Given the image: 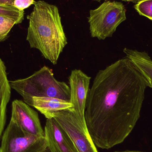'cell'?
<instances>
[{
	"label": "cell",
	"instance_id": "17",
	"mask_svg": "<svg viewBox=\"0 0 152 152\" xmlns=\"http://www.w3.org/2000/svg\"><path fill=\"white\" fill-rule=\"evenodd\" d=\"M14 1V0H0V4L13 6Z\"/></svg>",
	"mask_w": 152,
	"mask_h": 152
},
{
	"label": "cell",
	"instance_id": "4",
	"mask_svg": "<svg viewBox=\"0 0 152 152\" xmlns=\"http://www.w3.org/2000/svg\"><path fill=\"white\" fill-rule=\"evenodd\" d=\"M88 18L91 37L104 40L112 37L118 27L126 19V10L122 3L107 1L90 10Z\"/></svg>",
	"mask_w": 152,
	"mask_h": 152
},
{
	"label": "cell",
	"instance_id": "3",
	"mask_svg": "<svg viewBox=\"0 0 152 152\" xmlns=\"http://www.w3.org/2000/svg\"><path fill=\"white\" fill-rule=\"evenodd\" d=\"M10 83L11 88L23 100L33 96L50 97L70 102V87L65 82L57 80L52 69L46 66L28 77L11 80Z\"/></svg>",
	"mask_w": 152,
	"mask_h": 152
},
{
	"label": "cell",
	"instance_id": "10",
	"mask_svg": "<svg viewBox=\"0 0 152 152\" xmlns=\"http://www.w3.org/2000/svg\"><path fill=\"white\" fill-rule=\"evenodd\" d=\"M23 101L45 116L48 113L66 110L74 107L70 102L55 97H29Z\"/></svg>",
	"mask_w": 152,
	"mask_h": 152
},
{
	"label": "cell",
	"instance_id": "2",
	"mask_svg": "<svg viewBox=\"0 0 152 152\" xmlns=\"http://www.w3.org/2000/svg\"><path fill=\"white\" fill-rule=\"evenodd\" d=\"M29 20L26 40L31 48L38 50L43 57L56 65L67 44L58 9L43 1L35 2Z\"/></svg>",
	"mask_w": 152,
	"mask_h": 152
},
{
	"label": "cell",
	"instance_id": "1",
	"mask_svg": "<svg viewBox=\"0 0 152 152\" xmlns=\"http://www.w3.org/2000/svg\"><path fill=\"white\" fill-rule=\"evenodd\" d=\"M150 82L127 58L96 75L88 90L85 117L96 146L110 149L123 142L139 120Z\"/></svg>",
	"mask_w": 152,
	"mask_h": 152
},
{
	"label": "cell",
	"instance_id": "18",
	"mask_svg": "<svg viewBox=\"0 0 152 152\" xmlns=\"http://www.w3.org/2000/svg\"><path fill=\"white\" fill-rule=\"evenodd\" d=\"M121 1H125L132 2L137 3L138 2L143 1V0H121Z\"/></svg>",
	"mask_w": 152,
	"mask_h": 152
},
{
	"label": "cell",
	"instance_id": "13",
	"mask_svg": "<svg viewBox=\"0 0 152 152\" xmlns=\"http://www.w3.org/2000/svg\"><path fill=\"white\" fill-rule=\"evenodd\" d=\"M24 14V11L19 10L14 6L0 4V15L13 19L17 25L22 23Z\"/></svg>",
	"mask_w": 152,
	"mask_h": 152
},
{
	"label": "cell",
	"instance_id": "21",
	"mask_svg": "<svg viewBox=\"0 0 152 152\" xmlns=\"http://www.w3.org/2000/svg\"><path fill=\"white\" fill-rule=\"evenodd\" d=\"M94 1H96L100 2L102 0H94Z\"/></svg>",
	"mask_w": 152,
	"mask_h": 152
},
{
	"label": "cell",
	"instance_id": "5",
	"mask_svg": "<svg viewBox=\"0 0 152 152\" xmlns=\"http://www.w3.org/2000/svg\"><path fill=\"white\" fill-rule=\"evenodd\" d=\"M53 118L67 134L79 152H98L87 126L85 116L80 115L74 107L45 115Z\"/></svg>",
	"mask_w": 152,
	"mask_h": 152
},
{
	"label": "cell",
	"instance_id": "12",
	"mask_svg": "<svg viewBox=\"0 0 152 152\" xmlns=\"http://www.w3.org/2000/svg\"><path fill=\"white\" fill-rule=\"evenodd\" d=\"M123 52L142 73L148 81L152 82V59L147 53L125 48Z\"/></svg>",
	"mask_w": 152,
	"mask_h": 152
},
{
	"label": "cell",
	"instance_id": "19",
	"mask_svg": "<svg viewBox=\"0 0 152 152\" xmlns=\"http://www.w3.org/2000/svg\"><path fill=\"white\" fill-rule=\"evenodd\" d=\"M115 152H145L142 151H116Z\"/></svg>",
	"mask_w": 152,
	"mask_h": 152
},
{
	"label": "cell",
	"instance_id": "6",
	"mask_svg": "<svg viewBox=\"0 0 152 152\" xmlns=\"http://www.w3.org/2000/svg\"><path fill=\"white\" fill-rule=\"evenodd\" d=\"M47 149L45 137L26 134L10 120L3 134L0 152H45Z\"/></svg>",
	"mask_w": 152,
	"mask_h": 152
},
{
	"label": "cell",
	"instance_id": "15",
	"mask_svg": "<svg viewBox=\"0 0 152 152\" xmlns=\"http://www.w3.org/2000/svg\"><path fill=\"white\" fill-rule=\"evenodd\" d=\"M134 8L140 15L152 20V0H143L137 3Z\"/></svg>",
	"mask_w": 152,
	"mask_h": 152
},
{
	"label": "cell",
	"instance_id": "11",
	"mask_svg": "<svg viewBox=\"0 0 152 152\" xmlns=\"http://www.w3.org/2000/svg\"><path fill=\"white\" fill-rule=\"evenodd\" d=\"M6 70L4 62L0 58V138L5 126L7 106L11 94V88Z\"/></svg>",
	"mask_w": 152,
	"mask_h": 152
},
{
	"label": "cell",
	"instance_id": "20",
	"mask_svg": "<svg viewBox=\"0 0 152 152\" xmlns=\"http://www.w3.org/2000/svg\"><path fill=\"white\" fill-rule=\"evenodd\" d=\"M150 82V85H151V88H152V82H151V81H149Z\"/></svg>",
	"mask_w": 152,
	"mask_h": 152
},
{
	"label": "cell",
	"instance_id": "14",
	"mask_svg": "<svg viewBox=\"0 0 152 152\" xmlns=\"http://www.w3.org/2000/svg\"><path fill=\"white\" fill-rule=\"evenodd\" d=\"M17 22L13 19L0 15V42L8 37L10 31Z\"/></svg>",
	"mask_w": 152,
	"mask_h": 152
},
{
	"label": "cell",
	"instance_id": "22",
	"mask_svg": "<svg viewBox=\"0 0 152 152\" xmlns=\"http://www.w3.org/2000/svg\"><path fill=\"white\" fill-rule=\"evenodd\" d=\"M106 1H108V0H106Z\"/></svg>",
	"mask_w": 152,
	"mask_h": 152
},
{
	"label": "cell",
	"instance_id": "7",
	"mask_svg": "<svg viewBox=\"0 0 152 152\" xmlns=\"http://www.w3.org/2000/svg\"><path fill=\"white\" fill-rule=\"evenodd\" d=\"M11 120L26 134L45 136L38 113L23 101L15 100L12 102Z\"/></svg>",
	"mask_w": 152,
	"mask_h": 152
},
{
	"label": "cell",
	"instance_id": "16",
	"mask_svg": "<svg viewBox=\"0 0 152 152\" xmlns=\"http://www.w3.org/2000/svg\"><path fill=\"white\" fill-rule=\"evenodd\" d=\"M34 0H14L13 6L20 11L29 7L35 3Z\"/></svg>",
	"mask_w": 152,
	"mask_h": 152
},
{
	"label": "cell",
	"instance_id": "9",
	"mask_svg": "<svg viewBox=\"0 0 152 152\" xmlns=\"http://www.w3.org/2000/svg\"><path fill=\"white\" fill-rule=\"evenodd\" d=\"M90 80L91 77L80 69L72 70L69 77L70 102L74 105V109L81 116H85Z\"/></svg>",
	"mask_w": 152,
	"mask_h": 152
},
{
	"label": "cell",
	"instance_id": "8",
	"mask_svg": "<svg viewBox=\"0 0 152 152\" xmlns=\"http://www.w3.org/2000/svg\"><path fill=\"white\" fill-rule=\"evenodd\" d=\"M44 133L50 152H79L67 134L52 118L46 120Z\"/></svg>",
	"mask_w": 152,
	"mask_h": 152
}]
</instances>
